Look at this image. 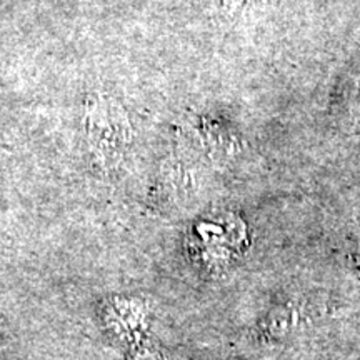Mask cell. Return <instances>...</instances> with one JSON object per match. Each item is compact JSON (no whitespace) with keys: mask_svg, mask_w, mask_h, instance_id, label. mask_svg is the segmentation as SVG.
I'll use <instances>...</instances> for the list:
<instances>
[{"mask_svg":"<svg viewBox=\"0 0 360 360\" xmlns=\"http://www.w3.org/2000/svg\"><path fill=\"white\" fill-rule=\"evenodd\" d=\"M101 322L107 335L119 344L134 347L143 340L147 330V304L137 297H109L101 307Z\"/></svg>","mask_w":360,"mask_h":360,"instance_id":"obj_1","label":"cell"},{"mask_svg":"<svg viewBox=\"0 0 360 360\" xmlns=\"http://www.w3.org/2000/svg\"><path fill=\"white\" fill-rule=\"evenodd\" d=\"M127 360H164L160 357V354L155 349H152L150 345H146L143 342L141 344L130 347V354Z\"/></svg>","mask_w":360,"mask_h":360,"instance_id":"obj_2","label":"cell"}]
</instances>
